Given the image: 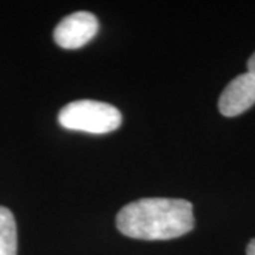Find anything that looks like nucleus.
<instances>
[{"label": "nucleus", "instance_id": "obj_1", "mask_svg": "<svg viewBox=\"0 0 255 255\" xmlns=\"http://www.w3.org/2000/svg\"><path fill=\"white\" fill-rule=\"evenodd\" d=\"M193 227V204L183 199H139L122 207L117 216L119 233L145 241L179 238Z\"/></svg>", "mask_w": 255, "mask_h": 255}, {"label": "nucleus", "instance_id": "obj_2", "mask_svg": "<svg viewBox=\"0 0 255 255\" xmlns=\"http://www.w3.org/2000/svg\"><path fill=\"white\" fill-rule=\"evenodd\" d=\"M58 122L68 130L102 135L117 130L122 124V115L118 108L107 102L80 100L61 108Z\"/></svg>", "mask_w": 255, "mask_h": 255}, {"label": "nucleus", "instance_id": "obj_3", "mask_svg": "<svg viewBox=\"0 0 255 255\" xmlns=\"http://www.w3.org/2000/svg\"><path fill=\"white\" fill-rule=\"evenodd\" d=\"M100 30L98 18L90 11H75L64 17L54 28V41L65 50H77L88 44Z\"/></svg>", "mask_w": 255, "mask_h": 255}, {"label": "nucleus", "instance_id": "obj_4", "mask_svg": "<svg viewBox=\"0 0 255 255\" xmlns=\"http://www.w3.org/2000/svg\"><path fill=\"white\" fill-rule=\"evenodd\" d=\"M255 104V78L251 74H240L221 92L219 111L221 115L233 118L248 111Z\"/></svg>", "mask_w": 255, "mask_h": 255}, {"label": "nucleus", "instance_id": "obj_5", "mask_svg": "<svg viewBox=\"0 0 255 255\" xmlns=\"http://www.w3.org/2000/svg\"><path fill=\"white\" fill-rule=\"evenodd\" d=\"M0 255H17V227L13 213L0 206Z\"/></svg>", "mask_w": 255, "mask_h": 255}, {"label": "nucleus", "instance_id": "obj_6", "mask_svg": "<svg viewBox=\"0 0 255 255\" xmlns=\"http://www.w3.org/2000/svg\"><path fill=\"white\" fill-rule=\"evenodd\" d=\"M247 68H248L247 73L251 74L255 78V53L250 57V60H248V63H247Z\"/></svg>", "mask_w": 255, "mask_h": 255}, {"label": "nucleus", "instance_id": "obj_7", "mask_svg": "<svg viewBox=\"0 0 255 255\" xmlns=\"http://www.w3.org/2000/svg\"><path fill=\"white\" fill-rule=\"evenodd\" d=\"M247 255H255V238L251 240L248 247H247Z\"/></svg>", "mask_w": 255, "mask_h": 255}]
</instances>
